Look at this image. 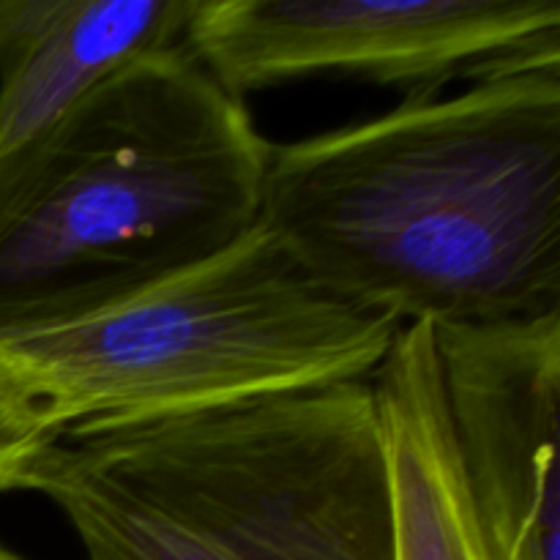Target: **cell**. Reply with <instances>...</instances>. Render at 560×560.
<instances>
[{"label": "cell", "instance_id": "1", "mask_svg": "<svg viewBox=\"0 0 560 560\" xmlns=\"http://www.w3.org/2000/svg\"><path fill=\"white\" fill-rule=\"evenodd\" d=\"M260 222L402 326L560 315V63L271 145Z\"/></svg>", "mask_w": 560, "mask_h": 560}, {"label": "cell", "instance_id": "10", "mask_svg": "<svg viewBox=\"0 0 560 560\" xmlns=\"http://www.w3.org/2000/svg\"><path fill=\"white\" fill-rule=\"evenodd\" d=\"M27 11V0H0V47L9 42L22 25Z\"/></svg>", "mask_w": 560, "mask_h": 560}, {"label": "cell", "instance_id": "2", "mask_svg": "<svg viewBox=\"0 0 560 560\" xmlns=\"http://www.w3.org/2000/svg\"><path fill=\"white\" fill-rule=\"evenodd\" d=\"M27 490L88 560H394L372 381L69 427Z\"/></svg>", "mask_w": 560, "mask_h": 560}, {"label": "cell", "instance_id": "11", "mask_svg": "<svg viewBox=\"0 0 560 560\" xmlns=\"http://www.w3.org/2000/svg\"><path fill=\"white\" fill-rule=\"evenodd\" d=\"M0 560H22V558L14 556V552L5 550V547H0Z\"/></svg>", "mask_w": 560, "mask_h": 560}, {"label": "cell", "instance_id": "5", "mask_svg": "<svg viewBox=\"0 0 560 560\" xmlns=\"http://www.w3.org/2000/svg\"><path fill=\"white\" fill-rule=\"evenodd\" d=\"M184 47L230 96L355 77L413 98L560 63L558 0H200Z\"/></svg>", "mask_w": 560, "mask_h": 560}, {"label": "cell", "instance_id": "4", "mask_svg": "<svg viewBox=\"0 0 560 560\" xmlns=\"http://www.w3.org/2000/svg\"><path fill=\"white\" fill-rule=\"evenodd\" d=\"M402 323L345 299L266 224L66 326L0 342L58 432L372 381Z\"/></svg>", "mask_w": 560, "mask_h": 560}, {"label": "cell", "instance_id": "6", "mask_svg": "<svg viewBox=\"0 0 560 560\" xmlns=\"http://www.w3.org/2000/svg\"><path fill=\"white\" fill-rule=\"evenodd\" d=\"M432 337L487 560H560V315Z\"/></svg>", "mask_w": 560, "mask_h": 560}, {"label": "cell", "instance_id": "9", "mask_svg": "<svg viewBox=\"0 0 560 560\" xmlns=\"http://www.w3.org/2000/svg\"><path fill=\"white\" fill-rule=\"evenodd\" d=\"M58 430L42 405L0 359V492L27 490L31 474Z\"/></svg>", "mask_w": 560, "mask_h": 560}, {"label": "cell", "instance_id": "3", "mask_svg": "<svg viewBox=\"0 0 560 560\" xmlns=\"http://www.w3.org/2000/svg\"><path fill=\"white\" fill-rule=\"evenodd\" d=\"M271 145L164 49L98 82L0 222V342L98 315L260 224Z\"/></svg>", "mask_w": 560, "mask_h": 560}, {"label": "cell", "instance_id": "7", "mask_svg": "<svg viewBox=\"0 0 560 560\" xmlns=\"http://www.w3.org/2000/svg\"><path fill=\"white\" fill-rule=\"evenodd\" d=\"M200 0H38L0 49V222L77 104L109 74L184 47Z\"/></svg>", "mask_w": 560, "mask_h": 560}, {"label": "cell", "instance_id": "8", "mask_svg": "<svg viewBox=\"0 0 560 560\" xmlns=\"http://www.w3.org/2000/svg\"><path fill=\"white\" fill-rule=\"evenodd\" d=\"M394 492V560H487L459 476L432 326H405L372 375Z\"/></svg>", "mask_w": 560, "mask_h": 560}]
</instances>
